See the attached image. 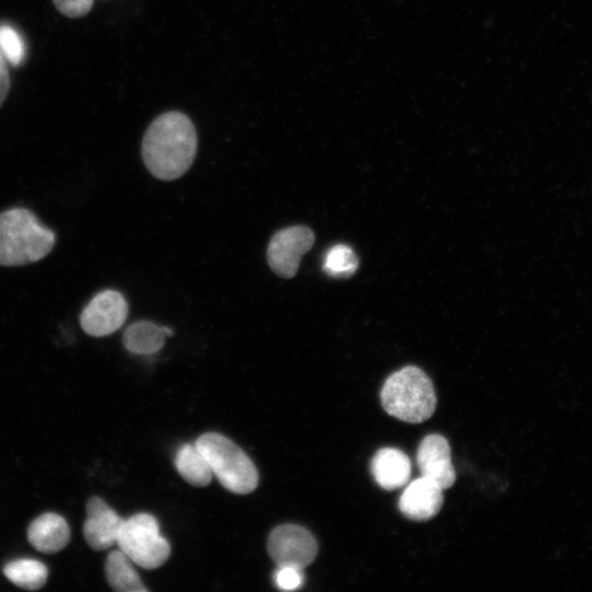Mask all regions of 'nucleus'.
I'll return each mask as SVG.
<instances>
[{
    "label": "nucleus",
    "mask_w": 592,
    "mask_h": 592,
    "mask_svg": "<svg viewBox=\"0 0 592 592\" xmlns=\"http://www.w3.org/2000/svg\"><path fill=\"white\" fill-rule=\"evenodd\" d=\"M58 11L70 19L86 16L93 9L94 0H54Z\"/></svg>",
    "instance_id": "nucleus-20"
},
{
    "label": "nucleus",
    "mask_w": 592,
    "mask_h": 592,
    "mask_svg": "<svg viewBox=\"0 0 592 592\" xmlns=\"http://www.w3.org/2000/svg\"><path fill=\"white\" fill-rule=\"evenodd\" d=\"M0 50L14 67L21 66L25 59V44L12 27L0 26Z\"/></svg>",
    "instance_id": "nucleus-19"
},
{
    "label": "nucleus",
    "mask_w": 592,
    "mask_h": 592,
    "mask_svg": "<svg viewBox=\"0 0 592 592\" xmlns=\"http://www.w3.org/2000/svg\"><path fill=\"white\" fill-rule=\"evenodd\" d=\"M443 500V489L434 481L421 476L406 487L398 507L406 518L414 521H427L440 512Z\"/></svg>",
    "instance_id": "nucleus-11"
},
{
    "label": "nucleus",
    "mask_w": 592,
    "mask_h": 592,
    "mask_svg": "<svg viewBox=\"0 0 592 592\" xmlns=\"http://www.w3.org/2000/svg\"><path fill=\"white\" fill-rule=\"evenodd\" d=\"M106 578L111 587L118 592L148 591L132 560L120 549L113 550L106 561Z\"/></svg>",
    "instance_id": "nucleus-15"
},
{
    "label": "nucleus",
    "mask_w": 592,
    "mask_h": 592,
    "mask_svg": "<svg viewBox=\"0 0 592 592\" xmlns=\"http://www.w3.org/2000/svg\"><path fill=\"white\" fill-rule=\"evenodd\" d=\"M175 465L183 478L193 486L206 487L212 480V469L196 443L184 444L177 451Z\"/></svg>",
    "instance_id": "nucleus-16"
},
{
    "label": "nucleus",
    "mask_w": 592,
    "mask_h": 592,
    "mask_svg": "<svg viewBox=\"0 0 592 592\" xmlns=\"http://www.w3.org/2000/svg\"><path fill=\"white\" fill-rule=\"evenodd\" d=\"M84 536L95 550H106L117 544L125 520L102 498L92 497L86 504Z\"/></svg>",
    "instance_id": "nucleus-10"
},
{
    "label": "nucleus",
    "mask_w": 592,
    "mask_h": 592,
    "mask_svg": "<svg viewBox=\"0 0 592 592\" xmlns=\"http://www.w3.org/2000/svg\"><path fill=\"white\" fill-rule=\"evenodd\" d=\"M10 74L7 62L2 56H0V107L3 106L7 101L11 88Z\"/></svg>",
    "instance_id": "nucleus-22"
},
{
    "label": "nucleus",
    "mask_w": 592,
    "mask_h": 592,
    "mask_svg": "<svg viewBox=\"0 0 592 592\" xmlns=\"http://www.w3.org/2000/svg\"><path fill=\"white\" fill-rule=\"evenodd\" d=\"M5 576L18 587L26 590L42 589L48 579L47 566L36 559H18L4 567Z\"/></svg>",
    "instance_id": "nucleus-17"
},
{
    "label": "nucleus",
    "mask_w": 592,
    "mask_h": 592,
    "mask_svg": "<svg viewBox=\"0 0 592 592\" xmlns=\"http://www.w3.org/2000/svg\"><path fill=\"white\" fill-rule=\"evenodd\" d=\"M196 445L224 488L237 495L251 494L257 488L259 474L255 464L232 440L210 432L202 434Z\"/></svg>",
    "instance_id": "nucleus-4"
},
{
    "label": "nucleus",
    "mask_w": 592,
    "mask_h": 592,
    "mask_svg": "<svg viewBox=\"0 0 592 592\" xmlns=\"http://www.w3.org/2000/svg\"><path fill=\"white\" fill-rule=\"evenodd\" d=\"M117 544L132 562L146 569L163 566L171 556V544L162 536L155 516L139 513L125 520Z\"/></svg>",
    "instance_id": "nucleus-5"
},
{
    "label": "nucleus",
    "mask_w": 592,
    "mask_h": 592,
    "mask_svg": "<svg viewBox=\"0 0 592 592\" xmlns=\"http://www.w3.org/2000/svg\"><path fill=\"white\" fill-rule=\"evenodd\" d=\"M381 403L388 415L405 422L420 423L434 414L437 396L429 376L421 369L408 365L386 380Z\"/></svg>",
    "instance_id": "nucleus-3"
},
{
    "label": "nucleus",
    "mask_w": 592,
    "mask_h": 592,
    "mask_svg": "<svg viewBox=\"0 0 592 592\" xmlns=\"http://www.w3.org/2000/svg\"><path fill=\"white\" fill-rule=\"evenodd\" d=\"M28 539L39 552L55 554L68 546L71 539V530L63 516L48 512L31 524Z\"/></svg>",
    "instance_id": "nucleus-13"
},
{
    "label": "nucleus",
    "mask_w": 592,
    "mask_h": 592,
    "mask_svg": "<svg viewBox=\"0 0 592 592\" xmlns=\"http://www.w3.org/2000/svg\"><path fill=\"white\" fill-rule=\"evenodd\" d=\"M315 243L314 232L306 227H291L279 231L271 239L267 260L279 277L292 279L299 271L302 257Z\"/></svg>",
    "instance_id": "nucleus-7"
},
{
    "label": "nucleus",
    "mask_w": 592,
    "mask_h": 592,
    "mask_svg": "<svg viewBox=\"0 0 592 592\" xmlns=\"http://www.w3.org/2000/svg\"><path fill=\"white\" fill-rule=\"evenodd\" d=\"M358 267V257L353 249L347 245H336L325 256L324 271L330 277H350L357 271Z\"/></svg>",
    "instance_id": "nucleus-18"
},
{
    "label": "nucleus",
    "mask_w": 592,
    "mask_h": 592,
    "mask_svg": "<svg viewBox=\"0 0 592 592\" xmlns=\"http://www.w3.org/2000/svg\"><path fill=\"white\" fill-rule=\"evenodd\" d=\"M317 552L315 536L301 525H279L268 538V553L278 567L303 570L315 560Z\"/></svg>",
    "instance_id": "nucleus-6"
},
{
    "label": "nucleus",
    "mask_w": 592,
    "mask_h": 592,
    "mask_svg": "<svg viewBox=\"0 0 592 592\" xmlns=\"http://www.w3.org/2000/svg\"><path fill=\"white\" fill-rule=\"evenodd\" d=\"M275 580L277 585L282 590H297L304 583L303 570L293 567H279Z\"/></svg>",
    "instance_id": "nucleus-21"
},
{
    "label": "nucleus",
    "mask_w": 592,
    "mask_h": 592,
    "mask_svg": "<svg viewBox=\"0 0 592 592\" xmlns=\"http://www.w3.org/2000/svg\"><path fill=\"white\" fill-rule=\"evenodd\" d=\"M371 473L380 487L386 490H395L406 486L409 481L411 463L403 451L384 448L373 456Z\"/></svg>",
    "instance_id": "nucleus-12"
},
{
    "label": "nucleus",
    "mask_w": 592,
    "mask_h": 592,
    "mask_svg": "<svg viewBox=\"0 0 592 592\" xmlns=\"http://www.w3.org/2000/svg\"><path fill=\"white\" fill-rule=\"evenodd\" d=\"M417 465L422 477L438 484L443 490L451 488L456 474L451 458V448L441 434H429L420 443Z\"/></svg>",
    "instance_id": "nucleus-9"
},
{
    "label": "nucleus",
    "mask_w": 592,
    "mask_h": 592,
    "mask_svg": "<svg viewBox=\"0 0 592 592\" xmlns=\"http://www.w3.org/2000/svg\"><path fill=\"white\" fill-rule=\"evenodd\" d=\"M129 315L126 298L118 291L98 293L84 309L81 325L93 337H105L119 330Z\"/></svg>",
    "instance_id": "nucleus-8"
},
{
    "label": "nucleus",
    "mask_w": 592,
    "mask_h": 592,
    "mask_svg": "<svg viewBox=\"0 0 592 592\" xmlns=\"http://www.w3.org/2000/svg\"><path fill=\"white\" fill-rule=\"evenodd\" d=\"M56 245V234L30 210L0 213V266L21 267L40 262Z\"/></svg>",
    "instance_id": "nucleus-2"
},
{
    "label": "nucleus",
    "mask_w": 592,
    "mask_h": 592,
    "mask_svg": "<svg viewBox=\"0 0 592 592\" xmlns=\"http://www.w3.org/2000/svg\"><path fill=\"white\" fill-rule=\"evenodd\" d=\"M198 151V136L191 120L181 113L159 117L148 129L142 156L150 173L165 182L184 176Z\"/></svg>",
    "instance_id": "nucleus-1"
},
{
    "label": "nucleus",
    "mask_w": 592,
    "mask_h": 592,
    "mask_svg": "<svg viewBox=\"0 0 592 592\" xmlns=\"http://www.w3.org/2000/svg\"><path fill=\"white\" fill-rule=\"evenodd\" d=\"M174 333L167 327H160L148 321L132 324L124 335L125 347L136 355H154L161 351L166 337Z\"/></svg>",
    "instance_id": "nucleus-14"
}]
</instances>
